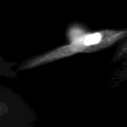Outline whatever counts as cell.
Returning a JSON list of instances; mask_svg holds the SVG:
<instances>
[{
	"instance_id": "obj_3",
	"label": "cell",
	"mask_w": 127,
	"mask_h": 127,
	"mask_svg": "<svg viewBox=\"0 0 127 127\" xmlns=\"http://www.w3.org/2000/svg\"><path fill=\"white\" fill-rule=\"evenodd\" d=\"M14 63H7L0 56V75L7 77H15L16 74L12 70V66L15 65Z\"/></svg>"
},
{
	"instance_id": "obj_1",
	"label": "cell",
	"mask_w": 127,
	"mask_h": 127,
	"mask_svg": "<svg viewBox=\"0 0 127 127\" xmlns=\"http://www.w3.org/2000/svg\"><path fill=\"white\" fill-rule=\"evenodd\" d=\"M66 33L68 44L42 55L28 59L17 68V71L33 68L37 65L69 57L77 53L102 50L127 36L126 30H103L89 32L86 31L85 27L80 25L69 27Z\"/></svg>"
},
{
	"instance_id": "obj_2",
	"label": "cell",
	"mask_w": 127,
	"mask_h": 127,
	"mask_svg": "<svg viewBox=\"0 0 127 127\" xmlns=\"http://www.w3.org/2000/svg\"><path fill=\"white\" fill-rule=\"evenodd\" d=\"M34 118L33 111L21 97L0 86V127H25Z\"/></svg>"
}]
</instances>
